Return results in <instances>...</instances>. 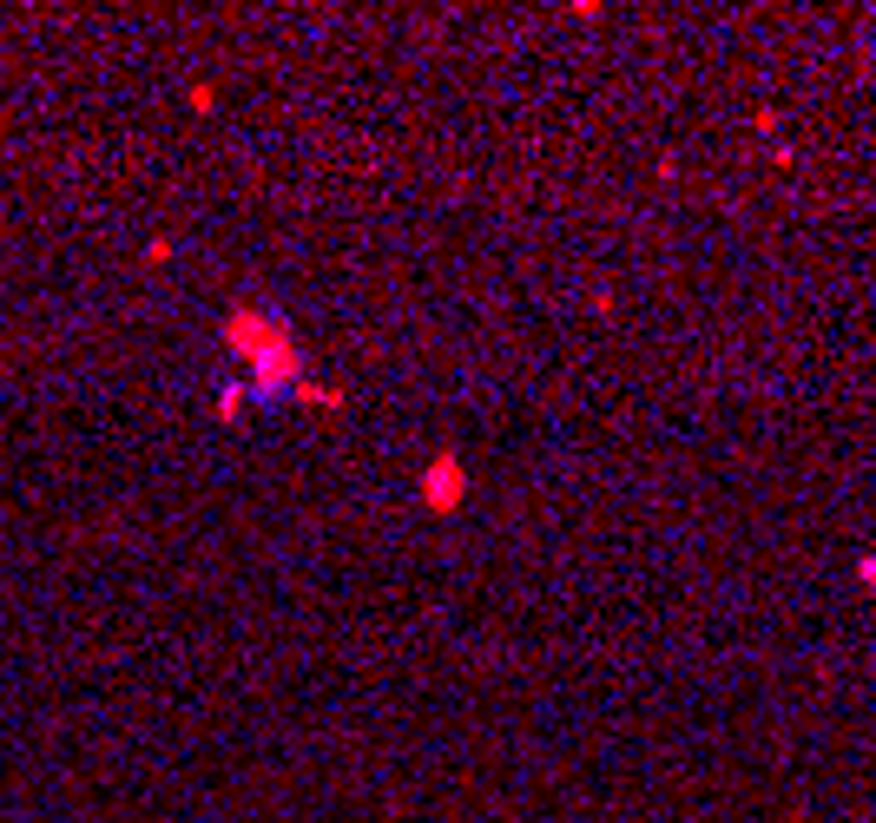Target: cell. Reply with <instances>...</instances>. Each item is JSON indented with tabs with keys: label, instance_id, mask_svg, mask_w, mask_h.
Returning <instances> with one entry per match:
<instances>
[{
	"label": "cell",
	"instance_id": "2",
	"mask_svg": "<svg viewBox=\"0 0 876 823\" xmlns=\"http://www.w3.org/2000/svg\"><path fill=\"white\" fill-rule=\"evenodd\" d=\"M462 494H468V468L455 455H435L429 475H422V501H429L435 514H455V507H462Z\"/></svg>",
	"mask_w": 876,
	"mask_h": 823
},
{
	"label": "cell",
	"instance_id": "1",
	"mask_svg": "<svg viewBox=\"0 0 876 823\" xmlns=\"http://www.w3.org/2000/svg\"><path fill=\"white\" fill-rule=\"evenodd\" d=\"M224 330H231V349H238L244 363L257 369V389H290V382H297V343H290V336L277 330L271 317L238 310Z\"/></svg>",
	"mask_w": 876,
	"mask_h": 823
}]
</instances>
